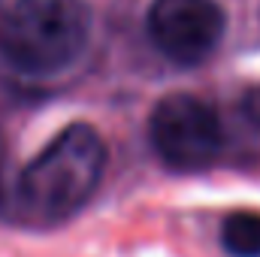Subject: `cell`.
I'll return each instance as SVG.
<instances>
[{
	"label": "cell",
	"mask_w": 260,
	"mask_h": 257,
	"mask_svg": "<svg viewBox=\"0 0 260 257\" xmlns=\"http://www.w3.org/2000/svg\"><path fill=\"white\" fill-rule=\"evenodd\" d=\"M148 139L167 167L179 173H197L212 167L221 154L224 130L218 112L206 100L194 94H170L148 118Z\"/></svg>",
	"instance_id": "obj_3"
},
{
	"label": "cell",
	"mask_w": 260,
	"mask_h": 257,
	"mask_svg": "<svg viewBox=\"0 0 260 257\" xmlns=\"http://www.w3.org/2000/svg\"><path fill=\"white\" fill-rule=\"evenodd\" d=\"M224 251L233 257H260V215L257 212H233L221 224Z\"/></svg>",
	"instance_id": "obj_5"
},
{
	"label": "cell",
	"mask_w": 260,
	"mask_h": 257,
	"mask_svg": "<svg viewBox=\"0 0 260 257\" xmlns=\"http://www.w3.org/2000/svg\"><path fill=\"white\" fill-rule=\"evenodd\" d=\"M145 27L164 58L194 67L218 49L227 18L218 0H154Z\"/></svg>",
	"instance_id": "obj_4"
},
{
	"label": "cell",
	"mask_w": 260,
	"mask_h": 257,
	"mask_svg": "<svg viewBox=\"0 0 260 257\" xmlns=\"http://www.w3.org/2000/svg\"><path fill=\"white\" fill-rule=\"evenodd\" d=\"M106 145L91 124L64 127L18 176V203L37 221H64L97 191Z\"/></svg>",
	"instance_id": "obj_1"
},
{
	"label": "cell",
	"mask_w": 260,
	"mask_h": 257,
	"mask_svg": "<svg viewBox=\"0 0 260 257\" xmlns=\"http://www.w3.org/2000/svg\"><path fill=\"white\" fill-rule=\"evenodd\" d=\"M91 40L85 0H12L0 12V58L24 76H55Z\"/></svg>",
	"instance_id": "obj_2"
},
{
	"label": "cell",
	"mask_w": 260,
	"mask_h": 257,
	"mask_svg": "<svg viewBox=\"0 0 260 257\" xmlns=\"http://www.w3.org/2000/svg\"><path fill=\"white\" fill-rule=\"evenodd\" d=\"M242 109H245V115L260 127V85L245 91V97H242Z\"/></svg>",
	"instance_id": "obj_6"
}]
</instances>
